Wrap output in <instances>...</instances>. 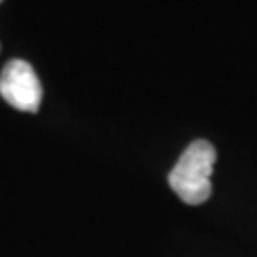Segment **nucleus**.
<instances>
[{"label": "nucleus", "mask_w": 257, "mask_h": 257, "mask_svg": "<svg viewBox=\"0 0 257 257\" xmlns=\"http://www.w3.org/2000/svg\"><path fill=\"white\" fill-rule=\"evenodd\" d=\"M0 3H3V0H0Z\"/></svg>", "instance_id": "obj_3"}, {"label": "nucleus", "mask_w": 257, "mask_h": 257, "mask_svg": "<svg viewBox=\"0 0 257 257\" xmlns=\"http://www.w3.org/2000/svg\"><path fill=\"white\" fill-rule=\"evenodd\" d=\"M214 163H216V150L212 144L206 140H195L184 148L178 163L170 172L167 182H170L172 191L184 204L199 206L212 193L210 178Z\"/></svg>", "instance_id": "obj_1"}, {"label": "nucleus", "mask_w": 257, "mask_h": 257, "mask_svg": "<svg viewBox=\"0 0 257 257\" xmlns=\"http://www.w3.org/2000/svg\"><path fill=\"white\" fill-rule=\"evenodd\" d=\"M0 94L20 111H37L43 99L41 82L26 60L15 58L7 62L0 73Z\"/></svg>", "instance_id": "obj_2"}]
</instances>
